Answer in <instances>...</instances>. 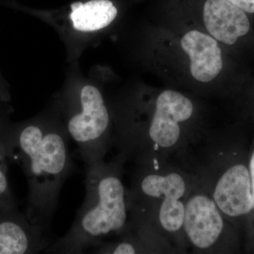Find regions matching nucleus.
<instances>
[{"mask_svg":"<svg viewBox=\"0 0 254 254\" xmlns=\"http://www.w3.org/2000/svg\"><path fill=\"white\" fill-rule=\"evenodd\" d=\"M67 132L58 115H43L18 137L30 185V220L50 235L62 188L74 172Z\"/></svg>","mask_w":254,"mask_h":254,"instance_id":"nucleus-1","label":"nucleus"},{"mask_svg":"<svg viewBox=\"0 0 254 254\" xmlns=\"http://www.w3.org/2000/svg\"><path fill=\"white\" fill-rule=\"evenodd\" d=\"M121 160L86 165V196L67 233L58 238L47 253L93 252L108 237L128 230L132 199L121 177Z\"/></svg>","mask_w":254,"mask_h":254,"instance_id":"nucleus-2","label":"nucleus"},{"mask_svg":"<svg viewBox=\"0 0 254 254\" xmlns=\"http://www.w3.org/2000/svg\"><path fill=\"white\" fill-rule=\"evenodd\" d=\"M146 48L150 67L173 84L194 89L215 88L225 70L220 43L173 20L151 30Z\"/></svg>","mask_w":254,"mask_h":254,"instance_id":"nucleus-3","label":"nucleus"},{"mask_svg":"<svg viewBox=\"0 0 254 254\" xmlns=\"http://www.w3.org/2000/svg\"><path fill=\"white\" fill-rule=\"evenodd\" d=\"M193 100L173 88L145 91L113 112L123 150L141 155L148 143L170 149L181 139L182 131L194 118Z\"/></svg>","mask_w":254,"mask_h":254,"instance_id":"nucleus-4","label":"nucleus"},{"mask_svg":"<svg viewBox=\"0 0 254 254\" xmlns=\"http://www.w3.org/2000/svg\"><path fill=\"white\" fill-rule=\"evenodd\" d=\"M60 110L65 129L86 165L103 161L110 144L113 115L101 90L83 84L65 95Z\"/></svg>","mask_w":254,"mask_h":254,"instance_id":"nucleus-5","label":"nucleus"},{"mask_svg":"<svg viewBox=\"0 0 254 254\" xmlns=\"http://www.w3.org/2000/svg\"><path fill=\"white\" fill-rule=\"evenodd\" d=\"M173 20L206 33L223 47L236 44L251 28L247 13L228 0H185Z\"/></svg>","mask_w":254,"mask_h":254,"instance_id":"nucleus-6","label":"nucleus"},{"mask_svg":"<svg viewBox=\"0 0 254 254\" xmlns=\"http://www.w3.org/2000/svg\"><path fill=\"white\" fill-rule=\"evenodd\" d=\"M136 190L140 196L163 200L158 220L165 232L175 233L182 230L185 203L182 199L186 193L187 182L180 174H145L139 177Z\"/></svg>","mask_w":254,"mask_h":254,"instance_id":"nucleus-7","label":"nucleus"},{"mask_svg":"<svg viewBox=\"0 0 254 254\" xmlns=\"http://www.w3.org/2000/svg\"><path fill=\"white\" fill-rule=\"evenodd\" d=\"M182 230L197 250H210L216 245L224 230L222 213L213 196L204 193L190 195L185 203Z\"/></svg>","mask_w":254,"mask_h":254,"instance_id":"nucleus-8","label":"nucleus"},{"mask_svg":"<svg viewBox=\"0 0 254 254\" xmlns=\"http://www.w3.org/2000/svg\"><path fill=\"white\" fill-rule=\"evenodd\" d=\"M212 196L227 216L237 218L250 213L254 200L249 168L237 164L227 169L215 184Z\"/></svg>","mask_w":254,"mask_h":254,"instance_id":"nucleus-9","label":"nucleus"},{"mask_svg":"<svg viewBox=\"0 0 254 254\" xmlns=\"http://www.w3.org/2000/svg\"><path fill=\"white\" fill-rule=\"evenodd\" d=\"M121 11L118 0H80L68 5L63 13L75 31L95 33L109 27Z\"/></svg>","mask_w":254,"mask_h":254,"instance_id":"nucleus-10","label":"nucleus"},{"mask_svg":"<svg viewBox=\"0 0 254 254\" xmlns=\"http://www.w3.org/2000/svg\"><path fill=\"white\" fill-rule=\"evenodd\" d=\"M247 14H254V0H228Z\"/></svg>","mask_w":254,"mask_h":254,"instance_id":"nucleus-11","label":"nucleus"},{"mask_svg":"<svg viewBox=\"0 0 254 254\" xmlns=\"http://www.w3.org/2000/svg\"><path fill=\"white\" fill-rule=\"evenodd\" d=\"M8 183L4 172L0 170V196L5 194L7 190Z\"/></svg>","mask_w":254,"mask_h":254,"instance_id":"nucleus-12","label":"nucleus"},{"mask_svg":"<svg viewBox=\"0 0 254 254\" xmlns=\"http://www.w3.org/2000/svg\"><path fill=\"white\" fill-rule=\"evenodd\" d=\"M250 171L251 184H252V195H253L254 209V151L250 161Z\"/></svg>","mask_w":254,"mask_h":254,"instance_id":"nucleus-13","label":"nucleus"}]
</instances>
